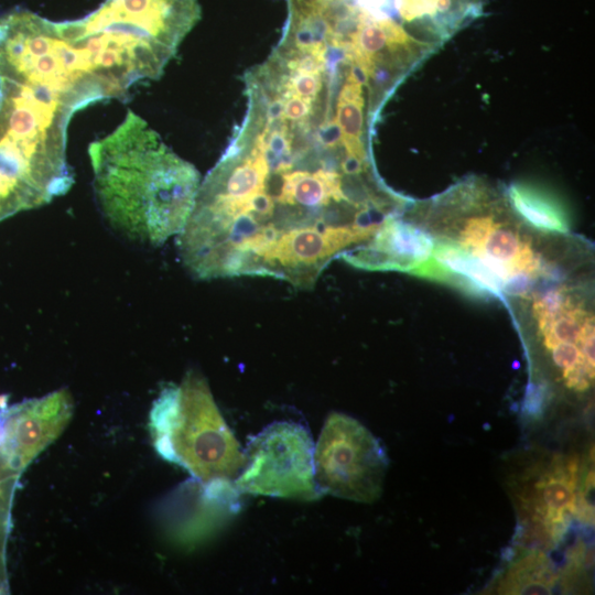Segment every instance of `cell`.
Instances as JSON below:
<instances>
[{"mask_svg": "<svg viewBox=\"0 0 595 595\" xmlns=\"http://www.w3.org/2000/svg\"><path fill=\"white\" fill-rule=\"evenodd\" d=\"M403 217L434 242L430 258L411 274L474 298L505 303L593 267L588 241L532 228L506 191L480 176H467L428 199H412Z\"/></svg>", "mask_w": 595, "mask_h": 595, "instance_id": "obj_1", "label": "cell"}, {"mask_svg": "<svg viewBox=\"0 0 595 595\" xmlns=\"http://www.w3.org/2000/svg\"><path fill=\"white\" fill-rule=\"evenodd\" d=\"M94 190L111 227L129 239L161 245L184 228L201 175L129 110L107 137L90 143Z\"/></svg>", "mask_w": 595, "mask_h": 595, "instance_id": "obj_2", "label": "cell"}, {"mask_svg": "<svg viewBox=\"0 0 595 595\" xmlns=\"http://www.w3.org/2000/svg\"><path fill=\"white\" fill-rule=\"evenodd\" d=\"M505 304L527 356L529 414H542L556 400L588 397L595 383L593 270L545 283Z\"/></svg>", "mask_w": 595, "mask_h": 595, "instance_id": "obj_3", "label": "cell"}, {"mask_svg": "<svg viewBox=\"0 0 595 595\" xmlns=\"http://www.w3.org/2000/svg\"><path fill=\"white\" fill-rule=\"evenodd\" d=\"M201 19L197 0H105L86 17L58 22L106 99L158 79Z\"/></svg>", "mask_w": 595, "mask_h": 595, "instance_id": "obj_4", "label": "cell"}, {"mask_svg": "<svg viewBox=\"0 0 595 595\" xmlns=\"http://www.w3.org/2000/svg\"><path fill=\"white\" fill-rule=\"evenodd\" d=\"M73 115L40 90L0 86V221L69 190L66 142Z\"/></svg>", "mask_w": 595, "mask_h": 595, "instance_id": "obj_5", "label": "cell"}, {"mask_svg": "<svg viewBox=\"0 0 595 595\" xmlns=\"http://www.w3.org/2000/svg\"><path fill=\"white\" fill-rule=\"evenodd\" d=\"M150 430L156 452L203 485L234 482L244 468L245 452L206 379L195 370L161 391L150 413Z\"/></svg>", "mask_w": 595, "mask_h": 595, "instance_id": "obj_6", "label": "cell"}, {"mask_svg": "<svg viewBox=\"0 0 595 595\" xmlns=\"http://www.w3.org/2000/svg\"><path fill=\"white\" fill-rule=\"evenodd\" d=\"M593 457L543 455L509 477L518 515L519 542L524 549L553 548L563 541L573 519L593 520Z\"/></svg>", "mask_w": 595, "mask_h": 595, "instance_id": "obj_7", "label": "cell"}, {"mask_svg": "<svg viewBox=\"0 0 595 595\" xmlns=\"http://www.w3.org/2000/svg\"><path fill=\"white\" fill-rule=\"evenodd\" d=\"M0 76L45 86L82 108L105 99L58 22L24 9L0 17Z\"/></svg>", "mask_w": 595, "mask_h": 595, "instance_id": "obj_8", "label": "cell"}, {"mask_svg": "<svg viewBox=\"0 0 595 595\" xmlns=\"http://www.w3.org/2000/svg\"><path fill=\"white\" fill-rule=\"evenodd\" d=\"M389 459L381 442L359 421L331 413L314 450V474L320 490L370 504L383 487Z\"/></svg>", "mask_w": 595, "mask_h": 595, "instance_id": "obj_9", "label": "cell"}, {"mask_svg": "<svg viewBox=\"0 0 595 595\" xmlns=\"http://www.w3.org/2000/svg\"><path fill=\"white\" fill-rule=\"evenodd\" d=\"M234 483L238 490L255 495L318 498L314 446L307 430L288 421L268 425L249 442L244 468Z\"/></svg>", "mask_w": 595, "mask_h": 595, "instance_id": "obj_10", "label": "cell"}, {"mask_svg": "<svg viewBox=\"0 0 595 595\" xmlns=\"http://www.w3.org/2000/svg\"><path fill=\"white\" fill-rule=\"evenodd\" d=\"M435 46L416 40L392 18L361 11L344 46V61L355 67L369 91V116L377 113L396 86Z\"/></svg>", "mask_w": 595, "mask_h": 595, "instance_id": "obj_11", "label": "cell"}, {"mask_svg": "<svg viewBox=\"0 0 595 595\" xmlns=\"http://www.w3.org/2000/svg\"><path fill=\"white\" fill-rule=\"evenodd\" d=\"M73 399L67 389L0 410V454L22 473L68 424Z\"/></svg>", "mask_w": 595, "mask_h": 595, "instance_id": "obj_12", "label": "cell"}, {"mask_svg": "<svg viewBox=\"0 0 595 595\" xmlns=\"http://www.w3.org/2000/svg\"><path fill=\"white\" fill-rule=\"evenodd\" d=\"M433 245L432 237L402 214L389 218L369 241L340 259L358 269L411 273L430 258Z\"/></svg>", "mask_w": 595, "mask_h": 595, "instance_id": "obj_13", "label": "cell"}, {"mask_svg": "<svg viewBox=\"0 0 595 595\" xmlns=\"http://www.w3.org/2000/svg\"><path fill=\"white\" fill-rule=\"evenodd\" d=\"M403 29L436 48L484 13L486 0H392Z\"/></svg>", "mask_w": 595, "mask_h": 595, "instance_id": "obj_14", "label": "cell"}, {"mask_svg": "<svg viewBox=\"0 0 595 595\" xmlns=\"http://www.w3.org/2000/svg\"><path fill=\"white\" fill-rule=\"evenodd\" d=\"M506 193L515 212L532 228L548 234L570 232L564 207L548 192L530 184L515 183Z\"/></svg>", "mask_w": 595, "mask_h": 595, "instance_id": "obj_15", "label": "cell"}, {"mask_svg": "<svg viewBox=\"0 0 595 595\" xmlns=\"http://www.w3.org/2000/svg\"><path fill=\"white\" fill-rule=\"evenodd\" d=\"M559 573L542 550L526 549V554L512 562L497 585L500 594H551Z\"/></svg>", "mask_w": 595, "mask_h": 595, "instance_id": "obj_16", "label": "cell"}, {"mask_svg": "<svg viewBox=\"0 0 595 595\" xmlns=\"http://www.w3.org/2000/svg\"><path fill=\"white\" fill-rule=\"evenodd\" d=\"M349 66V65H348ZM364 83L358 71L349 66L336 102L335 121L345 150L360 159H371L364 142Z\"/></svg>", "mask_w": 595, "mask_h": 595, "instance_id": "obj_17", "label": "cell"}, {"mask_svg": "<svg viewBox=\"0 0 595 595\" xmlns=\"http://www.w3.org/2000/svg\"><path fill=\"white\" fill-rule=\"evenodd\" d=\"M20 475L0 454V594L9 589L7 543L11 530L12 502Z\"/></svg>", "mask_w": 595, "mask_h": 595, "instance_id": "obj_18", "label": "cell"}, {"mask_svg": "<svg viewBox=\"0 0 595 595\" xmlns=\"http://www.w3.org/2000/svg\"><path fill=\"white\" fill-rule=\"evenodd\" d=\"M282 97V119L289 123L304 125L312 113L313 102L296 96Z\"/></svg>", "mask_w": 595, "mask_h": 595, "instance_id": "obj_19", "label": "cell"}]
</instances>
